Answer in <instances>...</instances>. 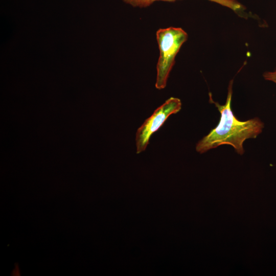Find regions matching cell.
<instances>
[{
  "label": "cell",
  "mask_w": 276,
  "mask_h": 276,
  "mask_svg": "<svg viewBox=\"0 0 276 276\" xmlns=\"http://www.w3.org/2000/svg\"><path fill=\"white\" fill-rule=\"evenodd\" d=\"M232 82H230L224 105H220L211 100L221 117L218 125L197 143L196 150L200 154L227 144L233 146L237 153L242 155L244 152V142L248 139L256 138L262 131L264 124L259 118L241 121L234 114L231 108Z\"/></svg>",
  "instance_id": "obj_1"
},
{
  "label": "cell",
  "mask_w": 276,
  "mask_h": 276,
  "mask_svg": "<svg viewBox=\"0 0 276 276\" xmlns=\"http://www.w3.org/2000/svg\"><path fill=\"white\" fill-rule=\"evenodd\" d=\"M187 38V33L180 28L171 27L156 32L159 57L156 66V88L162 89L166 86L176 55Z\"/></svg>",
  "instance_id": "obj_2"
},
{
  "label": "cell",
  "mask_w": 276,
  "mask_h": 276,
  "mask_svg": "<svg viewBox=\"0 0 276 276\" xmlns=\"http://www.w3.org/2000/svg\"><path fill=\"white\" fill-rule=\"evenodd\" d=\"M181 108L180 100L171 97L155 109L136 131L135 144L137 154L146 150L151 135L163 126L170 115L177 113Z\"/></svg>",
  "instance_id": "obj_3"
},
{
  "label": "cell",
  "mask_w": 276,
  "mask_h": 276,
  "mask_svg": "<svg viewBox=\"0 0 276 276\" xmlns=\"http://www.w3.org/2000/svg\"><path fill=\"white\" fill-rule=\"evenodd\" d=\"M125 3L133 7L145 8L150 6L156 1H163L167 2H174L176 0H123ZM220 4L230 8L236 12L239 11L241 8V4L236 0H209Z\"/></svg>",
  "instance_id": "obj_4"
},
{
  "label": "cell",
  "mask_w": 276,
  "mask_h": 276,
  "mask_svg": "<svg viewBox=\"0 0 276 276\" xmlns=\"http://www.w3.org/2000/svg\"><path fill=\"white\" fill-rule=\"evenodd\" d=\"M263 77L265 80L271 81L276 83V70L273 72L264 73Z\"/></svg>",
  "instance_id": "obj_5"
}]
</instances>
